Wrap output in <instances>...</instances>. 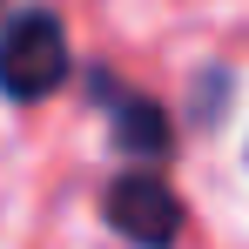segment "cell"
<instances>
[{
	"label": "cell",
	"instance_id": "cell-1",
	"mask_svg": "<svg viewBox=\"0 0 249 249\" xmlns=\"http://www.w3.org/2000/svg\"><path fill=\"white\" fill-rule=\"evenodd\" d=\"M68 27L34 7V14H14L7 27H0V94L7 101H41L54 88L68 81Z\"/></svg>",
	"mask_w": 249,
	"mask_h": 249
},
{
	"label": "cell",
	"instance_id": "cell-2",
	"mask_svg": "<svg viewBox=\"0 0 249 249\" xmlns=\"http://www.w3.org/2000/svg\"><path fill=\"white\" fill-rule=\"evenodd\" d=\"M101 209H108V229L122 243H135V249H175L182 243V196L142 162L108 182V202Z\"/></svg>",
	"mask_w": 249,
	"mask_h": 249
},
{
	"label": "cell",
	"instance_id": "cell-3",
	"mask_svg": "<svg viewBox=\"0 0 249 249\" xmlns=\"http://www.w3.org/2000/svg\"><path fill=\"white\" fill-rule=\"evenodd\" d=\"M88 88H94V101L108 108V122H115V148H122L128 162H142V168H155L175 148V128H168V115L148 101V94H128L122 81H108L101 68L88 74Z\"/></svg>",
	"mask_w": 249,
	"mask_h": 249
},
{
	"label": "cell",
	"instance_id": "cell-4",
	"mask_svg": "<svg viewBox=\"0 0 249 249\" xmlns=\"http://www.w3.org/2000/svg\"><path fill=\"white\" fill-rule=\"evenodd\" d=\"M222 94H229V74H209V81H202V94H196V122H202V128H215V108H222Z\"/></svg>",
	"mask_w": 249,
	"mask_h": 249
},
{
	"label": "cell",
	"instance_id": "cell-5",
	"mask_svg": "<svg viewBox=\"0 0 249 249\" xmlns=\"http://www.w3.org/2000/svg\"><path fill=\"white\" fill-rule=\"evenodd\" d=\"M0 7H7V0H0Z\"/></svg>",
	"mask_w": 249,
	"mask_h": 249
}]
</instances>
